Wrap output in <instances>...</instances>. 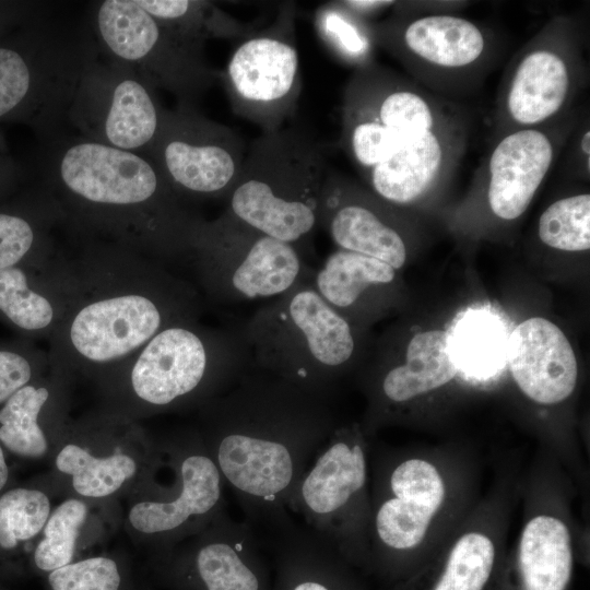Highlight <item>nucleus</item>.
Listing matches in <instances>:
<instances>
[{"label":"nucleus","mask_w":590,"mask_h":590,"mask_svg":"<svg viewBox=\"0 0 590 590\" xmlns=\"http://www.w3.org/2000/svg\"><path fill=\"white\" fill-rule=\"evenodd\" d=\"M347 178L328 169L319 201V225L339 249L386 262L394 270L406 260V245L385 204Z\"/></svg>","instance_id":"18"},{"label":"nucleus","mask_w":590,"mask_h":590,"mask_svg":"<svg viewBox=\"0 0 590 590\" xmlns=\"http://www.w3.org/2000/svg\"><path fill=\"white\" fill-rule=\"evenodd\" d=\"M10 477V470L5 460L3 447L0 445V494L7 486Z\"/></svg>","instance_id":"41"},{"label":"nucleus","mask_w":590,"mask_h":590,"mask_svg":"<svg viewBox=\"0 0 590 590\" xmlns=\"http://www.w3.org/2000/svg\"><path fill=\"white\" fill-rule=\"evenodd\" d=\"M68 424L61 380L32 381L0 408V445L16 457L49 462Z\"/></svg>","instance_id":"24"},{"label":"nucleus","mask_w":590,"mask_h":590,"mask_svg":"<svg viewBox=\"0 0 590 590\" xmlns=\"http://www.w3.org/2000/svg\"><path fill=\"white\" fill-rule=\"evenodd\" d=\"M109 504L90 503L64 497L56 505L30 559L28 575L45 577L50 571L85 557L105 532L101 515L109 512Z\"/></svg>","instance_id":"25"},{"label":"nucleus","mask_w":590,"mask_h":590,"mask_svg":"<svg viewBox=\"0 0 590 590\" xmlns=\"http://www.w3.org/2000/svg\"><path fill=\"white\" fill-rule=\"evenodd\" d=\"M463 146V127L451 119L422 140L364 175L374 194L390 205H408L425 197L452 170Z\"/></svg>","instance_id":"22"},{"label":"nucleus","mask_w":590,"mask_h":590,"mask_svg":"<svg viewBox=\"0 0 590 590\" xmlns=\"http://www.w3.org/2000/svg\"><path fill=\"white\" fill-rule=\"evenodd\" d=\"M538 233L546 246L564 251L590 248V196L580 193L553 202L539 219Z\"/></svg>","instance_id":"35"},{"label":"nucleus","mask_w":590,"mask_h":590,"mask_svg":"<svg viewBox=\"0 0 590 590\" xmlns=\"http://www.w3.org/2000/svg\"><path fill=\"white\" fill-rule=\"evenodd\" d=\"M345 8L357 16L365 19L368 14L379 12L380 10L392 5L393 1L382 0H355V1H342Z\"/></svg>","instance_id":"40"},{"label":"nucleus","mask_w":590,"mask_h":590,"mask_svg":"<svg viewBox=\"0 0 590 590\" xmlns=\"http://www.w3.org/2000/svg\"><path fill=\"white\" fill-rule=\"evenodd\" d=\"M0 590H4V589L0 587Z\"/></svg>","instance_id":"44"},{"label":"nucleus","mask_w":590,"mask_h":590,"mask_svg":"<svg viewBox=\"0 0 590 590\" xmlns=\"http://www.w3.org/2000/svg\"><path fill=\"white\" fill-rule=\"evenodd\" d=\"M394 280L396 270L386 262L338 249L314 271L310 282L320 296L350 321L364 300L393 284Z\"/></svg>","instance_id":"29"},{"label":"nucleus","mask_w":590,"mask_h":590,"mask_svg":"<svg viewBox=\"0 0 590 590\" xmlns=\"http://www.w3.org/2000/svg\"><path fill=\"white\" fill-rule=\"evenodd\" d=\"M240 334L257 369L322 398L358 349L352 322L310 281L257 309Z\"/></svg>","instance_id":"5"},{"label":"nucleus","mask_w":590,"mask_h":590,"mask_svg":"<svg viewBox=\"0 0 590 590\" xmlns=\"http://www.w3.org/2000/svg\"><path fill=\"white\" fill-rule=\"evenodd\" d=\"M202 284L222 304L276 298L312 269L294 246L274 239L224 211L199 226L192 247Z\"/></svg>","instance_id":"9"},{"label":"nucleus","mask_w":590,"mask_h":590,"mask_svg":"<svg viewBox=\"0 0 590 590\" xmlns=\"http://www.w3.org/2000/svg\"><path fill=\"white\" fill-rule=\"evenodd\" d=\"M135 590H153L150 585L142 580H138Z\"/></svg>","instance_id":"43"},{"label":"nucleus","mask_w":590,"mask_h":590,"mask_svg":"<svg viewBox=\"0 0 590 590\" xmlns=\"http://www.w3.org/2000/svg\"><path fill=\"white\" fill-rule=\"evenodd\" d=\"M199 302L185 283L153 269L138 292L104 295L71 316L66 342L74 358L88 369L131 359L164 328L197 319Z\"/></svg>","instance_id":"7"},{"label":"nucleus","mask_w":590,"mask_h":590,"mask_svg":"<svg viewBox=\"0 0 590 590\" xmlns=\"http://www.w3.org/2000/svg\"><path fill=\"white\" fill-rule=\"evenodd\" d=\"M295 7L281 5L267 28L245 38L220 71L233 111L274 131L294 116L302 90Z\"/></svg>","instance_id":"13"},{"label":"nucleus","mask_w":590,"mask_h":590,"mask_svg":"<svg viewBox=\"0 0 590 590\" xmlns=\"http://www.w3.org/2000/svg\"><path fill=\"white\" fill-rule=\"evenodd\" d=\"M358 436L335 428L287 500V510L303 517L310 532L341 552L354 542L367 481L366 455Z\"/></svg>","instance_id":"16"},{"label":"nucleus","mask_w":590,"mask_h":590,"mask_svg":"<svg viewBox=\"0 0 590 590\" xmlns=\"http://www.w3.org/2000/svg\"><path fill=\"white\" fill-rule=\"evenodd\" d=\"M508 338L498 323L480 315L469 317L449 335L450 349L458 366L474 375H486L497 368L507 351Z\"/></svg>","instance_id":"34"},{"label":"nucleus","mask_w":590,"mask_h":590,"mask_svg":"<svg viewBox=\"0 0 590 590\" xmlns=\"http://www.w3.org/2000/svg\"><path fill=\"white\" fill-rule=\"evenodd\" d=\"M46 190L63 217L125 247L191 255L203 217L190 210L146 156L80 135L46 141Z\"/></svg>","instance_id":"2"},{"label":"nucleus","mask_w":590,"mask_h":590,"mask_svg":"<svg viewBox=\"0 0 590 590\" xmlns=\"http://www.w3.org/2000/svg\"><path fill=\"white\" fill-rule=\"evenodd\" d=\"M328 166L322 146L297 127L262 132L226 199L232 216L311 255Z\"/></svg>","instance_id":"4"},{"label":"nucleus","mask_w":590,"mask_h":590,"mask_svg":"<svg viewBox=\"0 0 590 590\" xmlns=\"http://www.w3.org/2000/svg\"><path fill=\"white\" fill-rule=\"evenodd\" d=\"M272 590H350L333 548L296 526L272 536Z\"/></svg>","instance_id":"27"},{"label":"nucleus","mask_w":590,"mask_h":590,"mask_svg":"<svg viewBox=\"0 0 590 590\" xmlns=\"http://www.w3.org/2000/svg\"><path fill=\"white\" fill-rule=\"evenodd\" d=\"M580 151L582 153L587 166L590 167V132L587 129L580 139Z\"/></svg>","instance_id":"42"},{"label":"nucleus","mask_w":590,"mask_h":590,"mask_svg":"<svg viewBox=\"0 0 590 590\" xmlns=\"http://www.w3.org/2000/svg\"><path fill=\"white\" fill-rule=\"evenodd\" d=\"M573 83L566 54L551 42L536 44L514 69L504 98L505 114L516 129L538 128L564 108Z\"/></svg>","instance_id":"23"},{"label":"nucleus","mask_w":590,"mask_h":590,"mask_svg":"<svg viewBox=\"0 0 590 590\" xmlns=\"http://www.w3.org/2000/svg\"><path fill=\"white\" fill-rule=\"evenodd\" d=\"M138 3L161 23L200 46L211 38L245 39L262 24L259 20L239 21L210 1L138 0Z\"/></svg>","instance_id":"31"},{"label":"nucleus","mask_w":590,"mask_h":590,"mask_svg":"<svg viewBox=\"0 0 590 590\" xmlns=\"http://www.w3.org/2000/svg\"><path fill=\"white\" fill-rule=\"evenodd\" d=\"M245 145L232 128L193 104L163 107L157 134L144 156L184 199L226 200L240 174Z\"/></svg>","instance_id":"12"},{"label":"nucleus","mask_w":590,"mask_h":590,"mask_svg":"<svg viewBox=\"0 0 590 590\" xmlns=\"http://www.w3.org/2000/svg\"><path fill=\"white\" fill-rule=\"evenodd\" d=\"M145 570L166 590H272L256 531L225 509L200 532L148 555Z\"/></svg>","instance_id":"14"},{"label":"nucleus","mask_w":590,"mask_h":590,"mask_svg":"<svg viewBox=\"0 0 590 590\" xmlns=\"http://www.w3.org/2000/svg\"><path fill=\"white\" fill-rule=\"evenodd\" d=\"M452 118L436 99L369 63L345 87L341 145L364 176Z\"/></svg>","instance_id":"10"},{"label":"nucleus","mask_w":590,"mask_h":590,"mask_svg":"<svg viewBox=\"0 0 590 590\" xmlns=\"http://www.w3.org/2000/svg\"><path fill=\"white\" fill-rule=\"evenodd\" d=\"M511 375L531 400L555 404L567 399L577 382V361L563 331L545 318L518 324L507 341Z\"/></svg>","instance_id":"20"},{"label":"nucleus","mask_w":590,"mask_h":590,"mask_svg":"<svg viewBox=\"0 0 590 590\" xmlns=\"http://www.w3.org/2000/svg\"><path fill=\"white\" fill-rule=\"evenodd\" d=\"M87 24L104 58L133 69L155 90L193 104L217 81L204 46L194 44L146 12L138 0L93 2Z\"/></svg>","instance_id":"8"},{"label":"nucleus","mask_w":590,"mask_h":590,"mask_svg":"<svg viewBox=\"0 0 590 590\" xmlns=\"http://www.w3.org/2000/svg\"><path fill=\"white\" fill-rule=\"evenodd\" d=\"M388 488L391 495L378 505L374 518L377 539L388 550L413 548L445 499L442 479L432 463L409 459L391 470Z\"/></svg>","instance_id":"21"},{"label":"nucleus","mask_w":590,"mask_h":590,"mask_svg":"<svg viewBox=\"0 0 590 590\" xmlns=\"http://www.w3.org/2000/svg\"><path fill=\"white\" fill-rule=\"evenodd\" d=\"M56 494L40 480L0 494V579L28 575L30 559Z\"/></svg>","instance_id":"26"},{"label":"nucleus","mask_w":590,"mask_h":590,"mask_svg":"<svg viewBox=\"0 0 590 590\" xmlns=\"http://www.w3.org/2000/svg\"><path fill=\"white\" fill-rule=\"evenodd\" d=\"M33 377V366L26 357L15 352L0 351V405L32 382Z\"/></svg>","instance_id":"39"},{"label":"nucleus","mask_w":590,"mask_h":590,"mask_svg":"<svg viewBox=\"0 0 590 590\" xmlns=\"http://www.w3.org/2000/svg\"><path fill=\"white\" fill-rule=\"evenodd\" d=\"M518 562L524 590H565L573 569L565 523L543 515L531 519L521 534Z\"/></svg>","instance_id":"30"},{"label":"nucleus","mask_w":590,"mask_h":590,"mask_svg":"<svg viewBox=\"0 0 590 590\" xmlns=\"http://www.w3.org/2000/svg\"><path fill=\"white\" fill-rule=\"evenodd\" d=\"M249 363L240 331L203 327L197 319L170 324L106 384V411L134 420L199 409L231 388Z\"/></svg>","instance_id":"3"},{"label":"nucleus","mask_w":590,"mask_h":590,"mask_svg":"<svg viewBox=\"0 0 590 590\" xmlns=\"http://www.w3.org/2000/svg\"><path fill=\"white\" fill-rule=\"evenodd\" d=\"M555 141L540 128L514 129L493 148L485 174L488 209L514 221L524 213L555 157Z\"/></svg>","instance_id":"19"},{"label":"nucleus","mask_w":590,"mask_h":590,"mask_svg":"<svg viewBox=\"0 0 590 590\" xmlns=\"http://www.w3.org/2000/svg\"><path fill=\"white\" fill-rule=\"evenodd\" d=\"M314 25L321 42L340 60L356 69L369 64L373 35L369 24L344 7L342 1L320 5Z\"/></svg>","instance_id":"33"},{"label":"nucleus","mask_w":590,"mask_h":590,"mask_svg":"<svg viewBox=\"0 0 590 590\" xmlns=\"http://www.w3.org/2000/svg\"><path fill=\"white\" fill-rule=\"evenodd\" d=\"M369 27L374 40L413 68L460 72L479 63L487 50L484 32L457 15L396 16Z\"/></svg>","instance_id":"17"},{"label":"nucleus","mask_w":590,"mask_h":590,"mask_svg":"<svg viewBox=\"0 0 590 590\" xmlns=\"http://www.w3.org/2000/svg\"><path fill=\"white\" fill-rule=\"evenodd\" d=\"M44 477L59 497L109 504L155 495L167 484L158 475L168 467L164 444L133 420L104 411L67 425Z\"/></svg>","instance_id":"6"},{"label":"nucleus","mask_w":590,"mask_h":590,"mask_svg":"<svg viewBox=\"0 0 590 590\" xmlns=\"http://www.w3.org/2000/svg\"><path fill=\"white\" fill-rule=\"evenodd\" d=\"M0 310L15 326L28 331L43 330L52 324L56 309L51 300L33 291L23 270H0Z\"/></svg>","instance_id":"37"},{"label":"nucleus","mask_w":590,"mask_h":590,"mask_svg":"<svg viewBox=\"0 0 590 590\" xmlns=\"http://www.w3.org/2000/svg\"><path fill=\"white\" fill-rule=\"evenodd\" d=\"M494 560L492 540L477 532L467 533L453 545L434 590H483Z\"/></svg>","instance_id":"36"},{"label":"nucleus","mask_w":590,"mask_h":590,"mask_svg":"<svg viewBox=\"0 0 590 590\" xmlns=\"http://www.w3.org/2000/svg\"><path fill=\"white\" fill-rule=\"evenodd\" d=\"M63 214L35 223L31 219L11 213H0V270L15 267L36 245L43 243L45 227Z\"/></svg>","instance_id":"38"},{"label":"nucleus","mask_w":590,"mask_h":590,"mask_svg":"<svg viewBox=\"0 0 590 590\" xmlns=\"http://www.w3.org/2000/svg\"><path fill=\"white\" fill-rule=\"evenodd\" d=\"M99 57L79 84L68 123L84 139L145 155L162 119L155 88L130 67Z\"/></svg>","instance_id":"15"},{"label":"nucleus","mask_w":590,"mask_h":590,"mask_svg":"<svg viewBox=\"0 0 590 590\" xmlns=\"http://www.w3.org/2000/svg\"><path fill=\"white\" fill-rule=\"evenodd\" d=\"M457 370L449 334L441 330L421 332L409 342L405 362L384 373L379 391L384 400L402 403L446 385Z\"/></svg>","instance_id":"28"},{"label":"nucleus","mask_w":590,"mask_h":590,"mask_svg":"<svg viewBox=\"0 0 590 590\" xmlns=\"http://www.w3.org/2000/svg\"><path fill=\"white\" fill-rule=\"evenodd\" d=\"M198 433L252 529L294 528L288 497L335 430L326 398L257 369L199 408Z\"/></svg>","instance_id":"1"},{"label":"nucleus","mask_w":590,"mask_h":590,"mask_svg":"<svg viewBox=\"0 0 590 590\" xmlns=\"http://www.w3.org/2000/svg\"><path fill=\"white\" fill-rule=\"evenodd\" d=\"M45 590H135L131 559L122 551L91 554L45 577Z\"/></svg>","instance_id":"32"},{"label":"nucleus","mask_w":590,"mask_h":590,"mask_svg":"<svg viewBox=\"0 0 590 590\" xmlns=\"http://www.w3.org/2000/svg\"><path fill=\"white\" fill-rule=\"evenodd\" d=\"M173 482L156 495L128 500L125 529L148 555L200 532L225 509L224 481L198 430L163 441Z\"/></svg>","instance_id":"11"}]
</instances>
